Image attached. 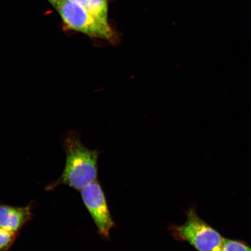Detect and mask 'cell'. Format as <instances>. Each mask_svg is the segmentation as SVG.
Instances as JSON below:
<instances>
[{
    "label": "cell",
    "mask_w": 251,
    "mask_h": 251,
    "mask_svg": "<svg viewBox=\"0 0 251 251\" xmlns=\"http://www.w3.org/2000/svg\"><path fill=\"white\" fill-rule=\"evenodd\" d=\"M64 147L67 153L64 170L58 180L48 185L47 191L60 185L80 191L97 180L99 151L87 149L74 131L66 137Z\"/></svg>",
    "instance_id": "1"
},
{
    "label": "cell",
    "mask_w": 251,
    "mask_h": 251,
    "mask_svg": "<svg viewBox=\"0 0 251 251\" xmlns=\"http://www.w3.org/2000/svg\"><path fill=\"white\" fill-rule=\"evenodd\" d=\"M186 213L187 219L183 225H171L169 227L175 239L189 243L198 251H219L225 238L201 219L194 207Z\"/></svg>",
    "instance_id": "2"
},
{
    "label": "cell",
    "mask_w": 251,
    "mask_h": 251,
    "mask_svg": "<svg viewBox=\"0 0 251 251\" xmlns=\"http://www.w3.org/2000/svg\"><path fill=\"white\" fill-rule=\"evenodd\" d=\"M56 5L62 20L70 29L94 38L111 42L116 39L115 33L108 22L91 14L83 6L69 0H59Z\"/></svg>",
    "instance_id": "3"
},
{
    "label": "cell",
    "mask_w": 251,
    "mask_h": 251,
    "mask_svg": "<svg viewBox=\"0 0 251 251\" xmlns=\"http://www.w3.org/2000/svg\"><path fill=\"white\" fill-rule=\"evenodd\" d=\"M81 191L84 205L90 213L98 228L99 233L103 238H109L110 231L116 226L109 212L104 192L99 181L88 185Z\"/></svg>",
    "instance_id": "4"
},
{
    "label": "cell",
    "mask_w": 251,
    "mask_h": 251,
    "mask_svg": "<svg viewBox=\"0 0 251 251\" xmlns=\"http://www.w3.org/2000/svg\"><path fill=\"white\" fill-rule=\"evenodd\" d=\"M31 205L25 207L8 205L0 202V228L18 234L32 219Z\"/></svg>",
    "instance_id": "5"
},
{
    "label": "cell",
    "mask_w": 251,
    "mask_h": 251,
    "mask_svg": "<svg viewBox=\"0 0 251 251\" xmlns=\"http://www.w3.org/2000/svg\"><path fill=\"white\" fill-rule=\"evenodd\" d=\"M219 251H251V247L243 241L224 238Z\"/></svg>",
    "instance_id": "6"
},
{
    "label": "cell",
    "mask_w": 251,
    "mask_h": 251,
    "mask_svg": "<svg viewBox=\"0 0 251 251\" xmlns=\"http://www.w3.org/2000/svg\"><path fill=\"white\" fill-rule=\"evenodd\" d=\"M18 234L0 228V251H7L14 244Z\"/></svg>",
    "instance_id": "7"
},
{
    "label": "cell",
    "mask_w": 251,
    "mask_h": 251,
    "mask_svg": "<svg viewBox=\"0 0 251 251\" xmlns=\"http://www.w3.org/2000/svg\"><path fill=\"white\" fill-rule=\"evenodd\" d=\"M69 1L77 3V4L83 6V7L85 8L87 4H89L90 0H69Z\"/></svg>",
    "instance_id": "8"
},
{
    "label": "cell",
    "mask_w": 251,
    "mask_h": 251,
    "mask_svg": "<svg viewBox=\"0 0 251 251\" xmlns=\"http://www.w3.org/2000/svg\"><path fill=\"white\" fill-rule=\"evenodd\" d=\"M49 1L52 2V4H56V3L59 1V0H49Z\"/></svg>",
    "instance_id": "9"
}]
</instances>
